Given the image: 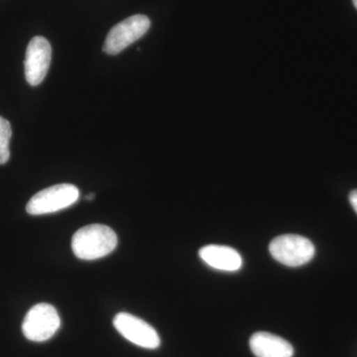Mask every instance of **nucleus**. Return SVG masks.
<instances>
[{"label":"nucleus","instance_id":"obj_13","mask_svg":"<svg viewBox=\"0 0 357 357\" xmlns=\"http://www.w3.org/2000/svg\"><path fill=\"white\" fill-rule=\"evenodd\" d=\"M352 2H354V6H356V8L357 9V0H352Z\"/></svg>","mask_w":357,"mask_h":357},{"label":"nucleus","instance_id":"obj_8","mask_svg":"<svg viewBox=\"0 0 357 357\" xmlns=\"http://www.w3.org/2000/svg\"><path fill=\"white\" fill-rule=\"evenodd\" d=\"M249 347L256 357H292L294 347L283 337L273 333L258 332L249 340Z\"/></svg>","mask_w":357,"mask_h":357},{"label":"nucleus","instance_id":"obj_4","mask_svg":"<svg viewBox=\"0 0 357 357\" xmlns=\"http://www.w3.org/2000/svg\"><path fill=\"white\" fill-rule=\"evenodd\" d=\"M61 326L57 310L52 305L41 303L28 311L22 324L23 335L27 340L43 342L50 340Z\"/></svg>","mask_w":357,"mask_h":357},{"label":"nucleus","instance_id":"obj_10","mask_svg":"<svg viewBox=\"0 0 357 357\" xmlns=\"http://www.w3.org/2000/svg\"><path fill=\"white\" fill-rule=\"evenodd\" d=\"M13 136L10 123L3 117L0 116V165L7 163L10 158L9 142Z\"/></svg>","mask_w":357,"mask_h":357},{"label":"nucleus","instance_id":"obj_7","mask_svg":"<svg viewBox=\"0 0 357 357\" xmlns=\"http://www.w3.org/2000/svg\"><path fill=\"white\" fill-rule=\"evenodd\" d=\"M52 48L44 37H34L28 44L24 61L25 77L32 86L41 84L51 64Z\"/></svg>","mask_w":357,"mask_h":357},{"label":"nucleus","instance_id":"obj_2","mask_svg":"<svg viewBox=\"0 0 357 357\" xmlns=\"http://www.w3.org/2000/svg\"><path fill=\"white\" fill-rule=\"evenodd\" d=\"M79 198V191L76 185L70 184L52 185L33 196L26 206V211L31 215L57 213L76 204Z\"/></svg>","mask_w":357,"mask_h":357},{"label":"nucleus","instance_id":"obj_6","mask_svg":"<svg viewBox=\"0 0 357 357\" xmlns=\"http://www.w3.org/2000/svg\"><path fill=\"white\" fill-rule=\"evenodd\" d=\"M114 326L122 337L143 349H155L160 347L158 333L153 326L128 312H119L114 319Z\"/></svg>","mask_w":357,"mask_h":357},{"label":"nucleus","instance_id":"obj_3","mask_svg":"<svg viewBox=\"0 0 357 357\" xmlns=\"http://www.w3.org/2000/svg\"><path fill=\"white\" fill-rule=\"evenodd\" d=\"M269 251L276 261L289 267H299L311 261L314 246L306 237L285 234L271 241Z\"/></svg>","mask_w":357,"mask_h":357},{"label":"nucleus","instance_id":"obj_1","mask_svg":"<svg viewBox=\"0 0 357 357\" xmlns=\"http://www.w3.org/2000/svg\"><path fill=\"white\" fill-rule=\"evenodd\" d=\"M117 245V236L107 225H91L73 236V252L82 260H96L110 255Z\"/></svg>","mask_w":357,"mask_h":357},{"label":"nucleus","instance_id":"obj_12","mask_svg":"<svg viewBox=\"0 0 357 357\" xmlns=\"http://www.w3.org/2000/svg\"><path fill=\"white\" fill-rule=\"evenodd\" d=\"M95 198H96V195L93 194V192H91V194H89V196L86 197V199H88V201H93V199Z\"/></svg>","mask_w":357,"mask_h":357},{"label":"nucleus","instance_id":"obj_9","mask_svg":"<svg viewBox=\"0 0 357 357\" xmlns=\"http://www.w3.org/2000/svg\"><path fill=\"white\" fill-rule=\"evenodd\" d=\"M199 257L204 263L222 271L234 272L243 266V258L236 249L223 245L204 246L199 250Z\"/></svg>","mask_w":357,"mask_h":357},{"label":"nucleus","instance_id":"obj_11","mask_svg":"<svg viewBox=\"0 0 357 357\" xmlns=\"http://www.w3.org/2000/svg\"><path fill=\"white\" fill-rule=\"evenodd\" d=\"M349 202H351L352 208H354V210L357 213V190H354L349 195Z\"/></svg>","mask_w":357,"mask_h":357},{"label":"nucleus","instance_id":"obj_5","mask_svg":"<svg viewBox=\"0 0 357 357\" xmlns=\"http://www.w3.org/2000/svg\"><path fill=\"white\" fill-rule=\"evenodd\" d=\"M151 22L142 14L130 16L112 27L103 45V52L109 55L121 53L129 45L140 39L148 31Z\"/></svg>","mask_w":357,"mask_h":357}]
</instances>
